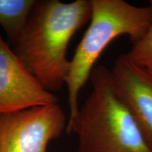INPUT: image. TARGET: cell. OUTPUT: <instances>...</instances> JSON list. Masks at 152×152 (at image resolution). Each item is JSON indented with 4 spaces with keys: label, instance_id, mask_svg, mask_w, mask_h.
Instances as JSON below:
<instances>
[{
    "label": "cell",
    "instance_id": "obj_1",
    "mask_svg": "<svg viewBox=\"0 0 152 152\" xmlns=\"http://www.w3.org/2000/svg\"><path fill=\"white\" fill-rule=\"evenodd\" d=\"M91 12L89 0L36 1L12 49L48 92L59 91L65 85L71 64L66 57L68 44L90 20Z\"/></svg>",
    "mask_w": 152,
    "mask_h": 152
},
{
    "label": "cell",
    "instance_id": "obj_2",
    "mask_svg": "<svg viewBox=\"0 0 152 152\" xmlns=\"http://www.w3.org/2000/svg\"><path fill=\"white\" fill-rule=\"evenodd\" d=\"M90 79L92 92L66 126L77 137V152H152L113 88L111 71L96 66Z\"/></svg>",
    "mask_w": 152,
    "mask_h": 152
},
{
    "label": "cell",
    "instance_id": "obj_3",
    "mask_svg": "<svg viewBox=\"0 0 152 152\" xmlns=\"http://www.w3.org/2000/svg\"><path fill=\"white\" fill-rule=\"evenodd\" d=\"M90 1V26L76 48L66 79L68 121L78 111L80 91L90 79L96 61L106 47L121 35H128L133 44L137 42L145 35L151 23L150 6L137 7L123 0Z\"/></svg>",
    "mask_w": 152,
    "mask_h": 152
},
{
    "label": "cell",
    "instance_id": "obj_4",
    "mask_svg": "<svg viewBox=\"0 0 152 152\" xmlns=\"http://www.w3.org/2000/svg\"><path fill=\"white\" fill-rule=\"evenodd\" d=\"M66 118L58 104L0 114V152H46L61 135Z\"/></svg>",
    "mask_w": 152,
    "mask_h": 152
},
{
    "label": "cell",
    "instance_id": "obj_5",
    "mask_svg": "<svg viewBox=\"0 0 152 152\" xmlns=\"http://www.w3.org/2000/svg\"><path fill=\"white\" fill-rule=\"evenodd\" d=\"M58 103V99L44 88L0 33V114Z\"/></svg>",
    "mask_w": 152,
    "mask_h": 152
},
{
    "label": "cell",
    "instance_id": "obj_6",
    "mask_svg": "<svg viewBox=\"0 0 152 152\" xmlns=\"http://www.w3.org/2000/svg\"><path fill=\"white\" fill-rule=\"evenodd\" d=\"M111 77L117 94L152 149V75L123 54L115 61Z\"/></svg>",
    "mask_w": 152,
    "mask_h": 152
},
{
    "label": "cell",
    "instance_id": "obj_7",
    "mask_svg": "<svg viewBox=\"0 0 152 152\" xmlns=\"http://www.w3.org/2000/svg\"><path fill=\"white\" fill-rule=\"evenodd\" d=\"M37 1L0 0V26L14 43L23 30Z\"/></svg>",
    "mask_w": 152,
    "mask_h": 152
},
{
    "label": "cell",
    "instance_id": "obj_8",
    "mask_svg": "<svg viewBox=\"0 0 152 152\" xmlns=\"http://www.w3.org/2000/svg\"><path fill=\"white\" fill-rule=\"evenodd\" d=\"M150 7L152 11V1H150ZM127 56L135 62L152 58V18L149 29L143 37L133 44L132 49Z\"/></svg>",
    "mask_w": 152,
    "mask_h": 152
},
{
    "label": "cell",
    "instance_id": "obj_9",
    "mask_svg": "<svg viewBox=\"0 0 152 152\" xmlns=\"http://www.w3.org/2000/svg\"><path fill=\"white\" fill-rule=\"evenodd\" d=\"M139 64L142 65L145 68V69L149 72V73L152 75V58L151 59H147L145 61H142L140 62H137Z\"/></svg>",
    "mask_w": 152,
    "mask_h": 152
}]
</instances>
